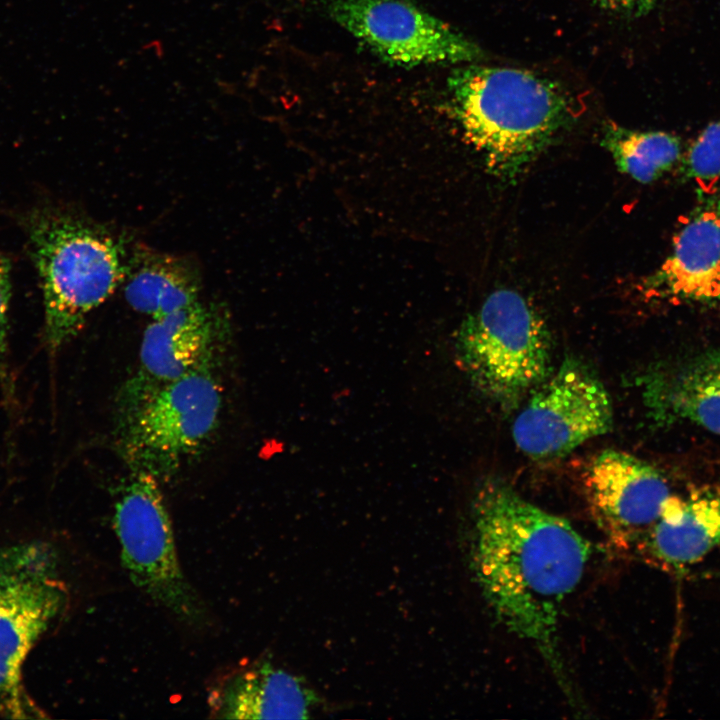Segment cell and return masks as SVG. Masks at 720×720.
<instances>
[{"mask_svg": "<svg viewBox=\"0 0 720 720\" xmlns=\"http://www.w3.org/2000/svg\"><path fill=\"white\" fill-rule=\"evenodd\" d=\"M471 512V563L484 599L508 632L536 649L573 700L559 624L589 562V542L498 478L480 483Z\"/></svg>", "mask_w": 720, "mask_h": 720, "instance_id": "cell-1", "label": "cell"}, {"mask_svg": "<svg viewBox=\"0 0 720 720\" xmlns=\"http://www.w3.org/2000/svg\"><path fill=\"white\" fill-rule=\"evenodd\" d=\"M447 84L464 134L504 178L520 173L568 120L561 90L529 71L469 63Z\"/></svg>", "mask_w": 720, "mask_h": 720, "instance_id": "cell-2", "label": "cell"}, {"mask_svg": "<svg viewBox=\"0 0 720 720\" xmlns=\"http://www.w3.org/2000/svg\"><path fill=\"white\" fill-rule=\"evenodd\" d=\"M43 293L44 340L53 352L75 337L88 314L125 279L124 248L104 229L55 210L27 222Z\"/></svg>", "mask_w": 720, "mask_h": 720, "instance_id": "cell-3", "label": "cell"}, {"mask_svg": "<svg viewBox=\"0 0 720 720\" xmlns=\"http://www.w3.org/2000/svg\"><path fill=\"white\" fill-rule=\"evenodd\" d=\"M456 354L470 382L511 410L553 372L552 338L544 320L518 292L500 289L462 323Z\"/></svg>", "mask_w": 720, "mask_h": 720, "instance_id": "cell-4", "label": "cell"}, {"mask_svg": "<svg viewBox=\"0 0 720 720\" xmlns=\"http://www.w3.org/2000/svg\"><path fill=\"white\" fill-rule=\"evenodd\" d=\"M113 529L133 585L182 625L196 631L209 628L210 610L183 571L156 477L132 471L116 493Z\"/></svg>", "mask_w": 720, "mask_h": 720, "instance_id": "cell-5", "label": "cell"}, {"mask_svg": "<svg viewBox=\"0 0 720 720\" xmlns=\"http://www.w3.org/2000/svg\"><path fill=\"white\" fill-rule=\"evenodd\" d=\"M211 360L162 387L122 418L120 451L133 472L167 479L211 438L222 404Z\"/></svg>", "mask_w": 720, "mask_h": 720, "instance_id": "cell-6", "label": "cell"}, {"mask_svg": "<svg viewBox=\"0 0 720 720\" xmlns=\"http://www.w3.org/2000/svg\"><path fill=\"white\" fill-rule=\"evenodd\" d=\"M68 603L59 559L50 544L26 542L0 549V700L14 716L28 707L23 664Z\"/></svg>", "mask_w": 720, "mask_h": 720, "instance_id": "cell-7", "label": "cell"}, {"mask_svg": "<svg viewBox=\"0 0 720 720\" xmlns=\"http://www.w3.org/2000/svg\"><path fill=\"white\" fill-rule=\"evenodd\" d=\"M610 394L583 361L566 356L531 393L514 421L513 439L534 460L562 457L613 427Z\"/></svg>", "mask_w": 720, "mask_h": 720, "instance_id": "cell-8", "label": "cell"}, {"mask_svg": "<svg viewBox=\"0 0 720 720\" xmlns=\"http://www.w3.org/2000/svg\"><path fill=\"white\" fill-rule=\"evenodd\" d=\"M329 16L383 61L413 67L473 63L481 48L411 0H331Z\"/></svg>", "mask_w": 720, "mask_h": 720, "instance_id": "cell-9", "label": "cell"}, {"mask_svg": "<svg viewBox=\"0 0 720 720\" xmlns=\"http://www.w3.org/2000/svg\"><path fill=\"white\" fill-rule=\"evenodd\" d=\"M582 482L595 522L609 543L622 550L640 546L672 496L656 467L613 449L591 459Z\"/></svg>", "mask_w": 720, "mask_h": 720, "instance_id": "cell-10", "label": "cell"}, {"mask_svg": "<svg viewBox=\"0 0 720 720\" xmlns=\"http://www.w3.org/2000/svg\"><path fill=\"white\" fill-rule=\"evenodd\" d=\"M219 321L199 301L153 319L142 337L138 369L120 393L122 418L162 387L212 359Z\"/></svg>", "mask_w": 720, "mask_h": 720, "instance_id": "cell-11", "label": "cell"}, {"mask_svg": "<svg viewBox=\"0 0 720 720\" xmlns=\"http://www.w3.org/2000/svg\"><path fill=\"white\" fill-rule=\"evenodd\" d=\"M636 385L656 427L688 423L720 435V349L654 363Z\"/></svg>", "mask_w": 720, "mask_h": 720, "instance_id": "cell-12", "label": "cell"}, {"mask_svg": "<svg viewBox=\"0 0 720 720\" xmlns=\"http://www.w3.org/2000/svg\"><path fill=\"white\" fill-rule=\"evenodd\" d=\"M641 290L648 298L672 302L720 298V194L681 227L669 255L643 280Z\"/></svg>", "mask_w": 720, "mask_h": 720, "instance_id": "cell-13", "label": "cell"}, {"mask_svg": "<svg viewBox=\"0 0 720 720\" xmlns=\"http://www.w3.org/2000/svg\"><path fill=\"white\" fill-rule=\"evenodd\" d=\"M207 696L210 717L217 719H303L319 702L302 678L265 661L227 671Z\"/></svg>", "mask_w": 720, "mask_h": 720, "instance_id": "cell-14", "label": "cell"}, {"mask_svg": "<svg viewBox=\"0 0 720 720\" xmlns=\"http://www.w3.org/2000/svg\"><path fill=\"white\" fill-rule=\"evenodd\" d=\"M675 569L696 564L720 547V492L672 495L638 548Z\"/></svg>", "mask_w": 720, "mask_h": 720, "instance_id": "cell-15", "label": "cell"}, {"mask_svg": "<svg viewBox=\"0 0 720 720\" xmlns=\"http://www.w3.org/2000/svg\"><path fill=\"white\" fill-rule=\"evenodd\" d=\"M124 289L128 304L157 319L198 300L200 278L184 257L141 246L127 262Z\"/></svg>", "mask_w": 720, "mask_h": 720, "instance_id": "cell-16", "label": "cell"}, {"mask_svg": "<svg viewBox=\"0 0 720 720\" xmlns=\"http://www.w3.org/2000/svg\"><path fill=\"white\" fill-rule=\"evenodd\" d=\"M601 144L620 172L644 184L662 177L682 157L680 139L663 131H636L608 124Z\"/></svg>", "mask_w": 720, "mask_h": 720, "instance_id": "cell-17", "label": "cell"}, {"mask_svg": "<svg viewBox=\"0 0 720 720\" xmlns=\"http://www.w3.org/2000/svg\"><path fill=\"white\" fill-rule=\"evenodd\" d=\"M684 175L704 192L720 180V119L711 122L681 157Z\"/></svg>", "mask_w": 720, "mask_h": 720, "instance_id": "cell-18", "label": "cell"}, {"mask_svg": "<svg viewBox=\"0 0 720 720\" xmlns=\"http://www.w3.org/2000/svg\"><path fill=\"white\" fill-rule=\"evenodd\" d=\"M11 298V264L6 255L0 251V359L8 350L9 305Z\"/></svg>", "mask_w": 720, "mask_h": 720, "instance_id": "cell-19", "label": "cell"}, {"mask_svg": "<svg viewBox=\"0 0 720 720\" xmlns=\"http://www.w3.org/2000/svg\"><path fill=\"white\" fill-rule=\"evenodd\" d=\"M595 6L626 17H642L655 6L656 0H589Z\"/></svg>", "mask_w": 720, "mask_h": 720, "instance_id": "cell-20", "label": "cell"}, {"mask_svg": "<svg viewBox=\"0 0 720 720\" xmlns=\"http://www.w3.org/2000/svg\"><path fill=\"white\" fill-rule=\"evenodd\" d=\"M138 54L144 61L154 62L163 56V48L159 41H151L143 45Z\"/></svg>", "mask_w": 720, "mask_h": 720, "instance_id": "cell-21", "label": "cell"}]
</instances>
